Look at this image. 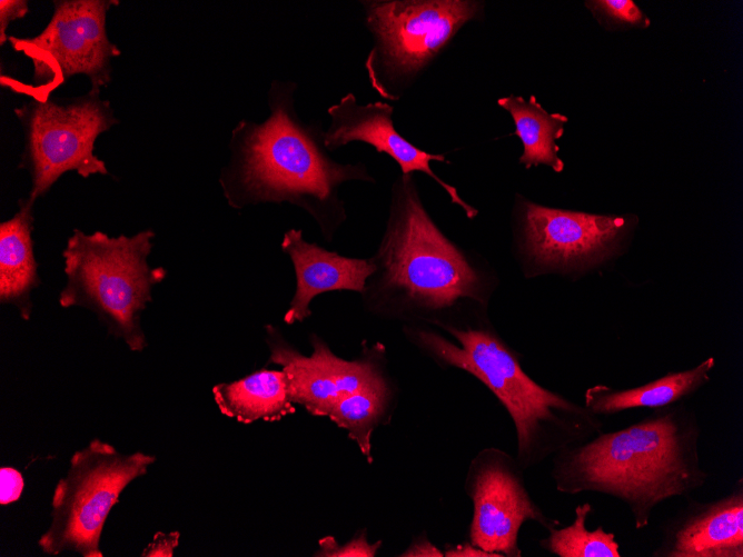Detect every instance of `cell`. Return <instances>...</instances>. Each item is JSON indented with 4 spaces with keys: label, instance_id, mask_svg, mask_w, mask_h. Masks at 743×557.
Segmentation results:
<instances>
[{
    "label": "cell",
    "instance_id": "cell-1",
    "mask_svg": "<svg viewBox=\"0 0 743 557\" xmlns=\"http://www.w3.org/2000/svg\"><path fill=\"white\" fill-rule=\"evenodd\" d=\"M295 82L275 80L268 92L269 117L241 120L229 142L231 159L219 182L236 209L288 202L304 209L330 240L346 219L338 188L346 181H374L361 163L341 165L325 152L323 131L305 123L294 102Z\"/></svg>",
    "mask_w": 743,
    "mask_h": 557
},
{
    "label": "cell",
    "instance_id": "cell-2",
    "mask_svg": "<svg viewBox=\"0 0 743 557\" xmlns=\"http://www.w3.org/2000/svg\"><path fill=\"white\" fill-rule=\"evenodd\" d=\"M700 436L695 412L675 404L563 448L554 455L552 476L561 493H598L622 501L641 530L661 503L687 497L706 483Z\"/></svg>",
    "mask_w": 743,
    "mask_h": 557
},
{
    "label": "cell",
    "instance_id": "cell-3",
    "mask_svg": "<svg viewBox=\"0 0 743 557\" xmlns=\"http://www.w3.org/2000/svg\"><path fill=\"white\" fill-rule=\"evenodd\" d=\"M361 292L378 316L448 325V315L469 301L485 306L486 280L469 257L435 225L410 175L392 189L386 230Z\"/></svg>",
    "mask_w": 743,
    "mask_h": 557
},
{
    "label": "cell",
    "instance_id": "cell-4",
    "mask_svg": "<svg viewBox=\"0 0 743 557\" xmlns=\"http://www.w3.org/2000/svg\"><path fill=\"white\" fill-rule=\"evenodd\" d=\"M443 329L457 342L419 326H407L404 331L436 361L473 375L494 394L513 420L516 459L523 469L603 430L600 416L535 382L493 329L484 325Z\"/></svg>",
    "mask_w": 743,
    "mask_h": 557
},
{
    "label": "cell",
    "instance_id": "cell-5",
    "mask_svg": "<svg viewBox=\"0 0 743 557\" xmlns=\"http://www.w3.org/2000/svg\"><path fill=\"white\" fill-rule=\"evenodd\" d=\"M153 237L151 230L109 237L75 229L62 253L67 285L59 296L61 307L92 310L132 351L147 346L140 315L151 300L152 287L167 275L147 261Z\"/></svg>",
    "mask_w": 743,
    "mask_h": 557
},
{
    "label": "cell",
    "instance_id": "cell-6",
    "mask_svg": "<svg viewBox=\"0 0 743 557\" xmlns=\"http://www.w3.org/2000/svg\"><path fill=\"white\" fill-rule=\"evenodd\" d=\"M156 461L152 455L119 452L98 438L77 450L51 500V523L38 545L47 555L70 550L83 557H102L101 531L119 495Z\"/></svg>",
    "mask_w": 743,
    "mask_h": 557
},
{
    "label": "cell",
    "instance_id": "cell-7",
    "mask_svg": "<svg viewBox=\"0 0 743 557\" xmlns=\"http://www.w3.org/2000/svg\"><path fill=\"white\" fill-rule=\"evenodd\" d=\"M479 8L478 2L462 0L365 2L366 23L375 39L365 62L373 88L383 98L397 100Z\"/></svg>",
    "mask_w": 743,
    "mask_h": 557
},
{
    "label": "cell",
    "instance_id": "cell-8",
    "mask_svg": "<svg viewBox=\"0 0 743 557\" xmlns=\"http://www.w3.org/2000/svg\"><path fill=\"white\" fill-rule=\"evenodd\" d=\"M13 112L23 130L20 166L31 177V201L68 171L83 178L108 173L93 149L97 138L118 120L109 101L100 98V89L73 98H31Z\"/></svg>",
    "mask_w": 743,
    "mask_h": 557
},
{
    "label": "cell",
    "instance_id": "cell-9",
    "mask_svg": "<svg viewBox=\"0 0 743 557\" xmlns=\"http://www.w3.org/2000/svg\"><path fill=\"white\" fill-rule=\"evenodd\" d=\"M118 1L59 0L44 29L30 38L8 37V42L29 58L32 84L23 87L31 98L46 99L77 74L89 78L92 89L108 86L111 60L121 54L107 33V13Z\"/></svg>",
    "mask_w": 743,
    "mask_h": 557
},
{
    "label": "cell",
    "instance_id": "cell-10",
    "mask_svg": "<svg viewBox=\"0 0 743 557\" xmlns=\"http://www.w3.org/2000/svg\"><path fill=\"white\" fill-rule=\"evenodd\" d=\"M516 457L498 448H485L472 460L466 491L473 500L470 543L503 557H521L518 533L532 520L549 530L561 526L548 518L529 495Z\"/></svg>",
    "mask_w": 743,
    "mask_h": 557
},
{
    "label": "cell",
    "instance_id": "cell-11",
    "mask_svg": "<svg viewBox=\"0 0 743 557\" xmlns=\"http://www.w3.org/2000/svg\"><path fill=\"white\" fill-rule=\"evenodd\" d=\"M313 354L305 356L274 326H266L270 350L268 364L284 370L294 404L313 416L327 417L343 398L385 377V348L375 344L353 360L336 356L316 334L310 335Z\"/></svg>",
    "mask_w": 743,
    "mask_h": 557
},
{
    "label": "cell",
    "instance_id": "cell-12",
    "mask_svg": "<svg viewBox=\"0 0 743 557\" xmlns=\"http://www.w3.org/2000/svg\"><path fill=\"white\" fill-rule=\"evenodd\" d=\"M523 248L528 260L543 270H568L592 266L611 255L627 222L601 216L554 209L524 201Z\"/></svg>",
    "mask_w": 743,
    "mask_h": 557
},
{
    "label": "cell",
    "instance_id": "cell-13",
    "mask_svg": "<svg viewBox=\"0 0 743 557\" xmlns=\"http://www.w3.org/2000/svg\"><path fill=\"white\" fill-rule=\"evenodd\" d=\"M394 108L386 102L358 105L353 93H347L336 105L328 108L330 125L324 132V146L335 150L351 141H363L373 146L378 152L392 157L400 167L402 175L419 171L433 178L448 193L453 203L458 205L466 216L473 219L478 211L465 202L456 188L444 182L432 170L429 162L444 161L442 155L426 152L395 129L393 123Z\"/></svg>",
    "mask_w": 743,
    "mask_h": 557
},
{
    "label": "cell",
    "instance_id": "cell-14",
    "mask_svg": "<svg viewBox=\"0 0 743 557\" xmlns=\"http://www.w3.org/2000/svg\"><path fill=\"white\" fill-rule=\"evenodd\" d=\"M653 557H743V479L709 501L687 496L686 505L664 521Z\"/></svg>",
    "mask_w": 743,
    "mask_h": 557
},
{
    "label": "cell",
    "instance_id": "cell-15",
    "mask_svg": "<svg viewBox=\"0 0 743 557\" xmlns=\"http://www.w3.org/2000/svg\"><path fill=\"white\" fill-rule=\"evenodd\" d=\"M280 246L289 256L296 275V290L284 316L286 325L308 318L310 304L320 294L338 290L361 294L375 269L371 259L344 257L306 241L299 229L287 230Z\"/></svg>",
    "mask_w": 743,
    "mask_h": 557
},
{
    "label": "cell",
    "instance_id": "cell-16",
    "mask_svg": "<svg viewBox=\"0 0 743 557\" xmlns=\"http://www.w3.org/2000/svg\"><path fill=\"white\" fill-rule=\"evenodd\" d=\"M715 360L710 357L696 367L670 372L645 385L630 389H613L605 385L588 388L584 406L597 416H608L634 408L660 409L691 397L710 380Z\"/></svg>",
    "mask_w": 743,
    "mask_h": 557
},
{
    "label": "cell",
    "instance_id": "cell-17",
    "mask_svg": "<svg viewBox=\"0 0 743 557\" xmlns=\"http://www.w3.org/2000/svg\"><path fill=\"white\" fill-rule=\"evenodd\" d=\"M220 412L241 424L278 421L296 411L283 369H260L231 382L212 387Z\"/></svg>",
    "mask_w": 743,
    "mask_h": 557
},
{
    "label": "cell",
    "instance_id": "cell-18",
    "mask_svg": "<svg viewBox=\"0 0 743 557\" xmlns=\"http://www.w3.org/2000/svg\"><path fill=\"white\" fill-rule=\"evenodd\" d=\"M33 201L20 202L18 212L0 225V300L18 307L21 317L31 312L30 291L38 282L33 252Z\"/></svg>",
    "mask_w": 743,
    "mask_h": 557
},
{
    "label": "cell",
    "instance_id": "cell-19",
    "mask_svg": "<svg viewBox=\"0 0 743 557\" xmlns=\"http://www.w3.org/2000/svg\"><path fill=\"white\" fill-rule=\"evenodd\" d=\"M498 106L509 112L515 123V135L523 143L519 162L525 168L546 165L555 172H562L564 162L558 156L556 140L564 133L567 117L547 112L531 96L528 100L518 96H508L497 100Z\"/></svg>",
    "mask_w": 743,
    "mask_h": 557
},
{
    "label": "cell",
    "instance_id": "cell-20",
    "mask_svg": "<svg viewBox=\"0 0 743 557\" xmlns=\"http://www.w3.org/2000/svg\"><path fill=\"white\" fill-rule=\"evenodd\" d=\"M394 394L386 377L339 400L328 418L345 429L367 461L373 462L371 436L384 421L390 419Z\"/></svg>",
    "mask_w": 743,
    "mask_h": 557
},
{
    "label": "cell",
    "instance_id": "cell-21",
    "mask_svg": "<svg viewBox=\"0 0 743 557\" xmlns=\"http://www.w3.org/2000/svg\"><path fill=\"white\" fill-rule=\"evenodd\" d=\"M591 513L590 503L578 505L574 521L566 527L551 528L548 536L539 541L541 547L558 557H621L620 544L613 533L605 531L603 526L587 529Z\"/></svg>",
    "mask_w": 743,
    "mask_h": 557
},
{
    "label": "cell",
    "instance_id": "cell-22",
    "mask_svg": "<svg viewBox=\"0 0 743 557\" xmlns=\"http://www.w3.org/2000/svg\"><path fill=\"white\" fill-rule=\"evenodd\" d=\"M587 6L615 23L642 27L650 24V20L632 0H598L587 2Z\"/></svg>",
    "mask_w": 743,
    "mask_h": 557
},
{
    "label": "cell",
    "instance_id": "cell-23",
    "mask_svg": "<svg viewBox=\"0 0 743 557\" xmlns=\"http://www.w3.org/2000/svg\"><path fill=\"white\" fill-rule=\"evenodd\" d=\"M320 549L316 553V556H330V557H344V556H375L378 548L382 545V541H376L375 544H368L365 531L350 539L345 545H339L331 536L325 537L319 540Z\"/></svg>",
    "mask_w": 743,
    "mask_h": 557
},
{
    "label": "cell",
    "instance_id": "cell-24",
    "mask_svg": "<svg viewBox=\"0 0 743 557\" xmlns=\"http://www.w3.org/2000/svg\"><path fill=\"white\" fill-rule=\"evenodd\" d=\"M29 12L26 0H1L0 1V44L8 41L7 29L9 24L23 18Z\"/></svg>",
    "mask_w": 743,
    "mask_h": 557
},
{
    "label": "cell",
    "instance_id": "cell-25",
    "mask_svg": "<svg viewBox=\"0 0 743 557\" xmlns=\"http://www.w3.org/2000/svg\"><path fill=\"white\" fill-rule=\"evenodd\" d=\"M1 477V496L0 504L7 505L19 499L21 496L24 481L22 475L14 468L2 467L0 469Z\"/></svg>",
    "mask_w": 743,
    "mask_h": 557
},
{
    "label": "cell",
    "instance_id": "cell-26",
    "mask_svg": "<svg viewBox=\"0 0 743 557\" xmlns=\"http://www.w3.org/2000/svg\"><path fill=\"white\" fill-rule=\"evenodd\" d=\"M180 534L178 531L155 534L152 541L142 550V557H171L178 546Z\"/></svg>",
    "mask_w": 743,
    "mask_h": 557
},
{
    "label": "cell",
    "instance_id": "cell-27",
    "mask_svg": "<svg viewBox=\"0 0 743 557\" xmlns=\"http://www.w3.org/2000/svg\"><path fill=\"white\" fill-rule=\"evenodd\" d=\"M400 556L443 557L445 555L435 545H433L426 537H418Z\"/></svg>",
    "mask_w": 743,
    "mask_h": 557
},
{
    "label": "cell",
    "instance_id": "cell-28",
    "mask_svg": "<svg viewBox=\"0 0 743 557\" xmlns=\"http://www.w3.org/2000/svg\"><path fill=\"white\" fill-rule=\"evenodd\" d=\"M444 555L448 557H503L499 554L487 553L474 546L472 543H466L457 545L453 548H448Z\"/></svg>",
    "mask_w": 743,
    "mask_h": 557
}]
</instances>
